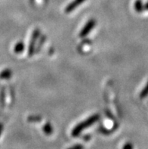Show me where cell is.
I'll use <instances>...</instances> for the list:
<instances>
[{
	"label": "cell",
	"instance_id": "1",
	"mask_svg": "<svg viewBox=\"0 0 148 149\" xmlns=\"http://www.w3.org/2000/svg\"><path fill=\"white\" fill-rule=\"evenodd\" d=\"M99 114H94V115L91 116L90 117H88V119L84 120L82 123H79L75 128L73 129V132H72V135L73 136H77L82 131L84 130L85 129L88 128V127H90L92 124H94L95 122H97L98 119H99Z\"/></svg>",
	"mask_w": 148,
	"mask_h": 149
},
{
	"label": "cell",
	"instance_id": "13",
	"mask_svg": "<svg viewBox=\"0 0 148 149\" xmlns=\"http://www.w3.org/2000/svg\"><path fill=\"white\" fill-rule=\"evenodd\" d=\"M144 8H145V10H147V11H148V2H147V3H145V5H144Z\"/></svg>",
	"mask_w": 148,
	"mask_h": 149
},
{
	"label": "cell",
	"instance_id": "10",
	"mask_svg": "<svg viewBox=\"0 0 148 149\" xmlns=\"http://www.w3.org/2000/svg\"><path fill=\"white\" fill-rule=\"evenodd\" d=\"M123 149H133V146L131 143H127L125 145Z\"/></svg>",
	"mask_w": 148,
	"mask_h": 149
},
{
	"label": "cell",
	"instance_id": "8",
	"mask_svg": "<svg viewBox=\"0 0 148 149\" xmlns=\"http://www.w3.org/2000/svg\"><path fill=\"white\" fill-rule=\"evenodd\" d=\"M11 76V71L9 69H7V70H5L3 72L1 73L0 74V77L3 78V79H8Z\"/></svg>",
	"mask_w": 148,
	"mask_h": 149
},
{
	"label": "cell",
	"instance_id": "3",
	"mask_svg": "<svg viewBox=\"0 0 148 149\" xmlns=\"http://www.w3.org/2000/svg\"><path fill=\"white\" fill-rule=\"evenodd\" d=\"M40 30L39 29H36L34 30L33 33L32 34V37H31V40H30V43L29 45V50H28V55L29 56L31 57L33 55L34 52V48H35V44H36V42L37 40V39L39 38L40 36Z\"/></svg>",
	"mask_w": 148,
	"mask_h": 149
},
{
	"label": "cell",
	"instance_id": "4",
	"mask_svg": "<svg viewBox=\"0 0 148 149\" xmlns=\"http://www.w3.org/2000/svg\"><path fill=\"white\" fill-rule=\"evenodd\" d=\"M85 0H73V2H70L69 5L67 6L65 8V12L67 14L70 13L73 10H75L77 7L83 3Z\"/></svg>",
	"mask_w": 148,
	"mask_h": 149
},
{
	"label": "cell",
	"instance_id": "2",
	"mask_svg": "<svg viewBox=\"0 0 148 149\" xmlns=\"http://www.w3.org/2000/svg\"><path fill=\"white\" fill-rule=\"evenodd\" d=\"M96 25V21L94 18H91L88 22L85 24L83 28L81 30L80 33H79V37H85L87 35H88V33L91 32V30H93L94 27Z\"/></svg>",
	"mask_w": 148,
	"mask_h": 149
},
{
	"label": "cell",
	"instance_id": "9",
	"mask_svg": "<svg viewBox=\"0 0 148 149\" xmlns=\"http://www.w3.org/2000/svg\"><path fill=\"white\" fill-rule=\"evenodd\" d=\"M43 130H44V132L46 133V134L49 135V134H51V132H52V127H51V124L47 123V124L45 125V127H44Z\"/></svg>",
	"mask_w": 148,
	"mask_h": 149
},
{
	"label": "cell",
	"instance_id": "11",
	"mask_svg": "<svg viewBox=\"0 0 148 149\" xmlns=\"http://www.w3.org/2000/svg\"><path fill=\"white\" fill-rule=\"evenodd\" d=\"M28 120H40V117H29Z\"/></svg>",
	"mask_w": 148,
	"mask_h": 149
},
{
	"label": "cell",
	"instance_id": "7",
	"mask_svg": "<svg viewBox=\"0 0 148 149\" xmlns=\"http://www.w3.org/2000/svg\"><path fill=\"white\" fill-rule=\"evenodd\" d=\"M148 95V82L147 83L146 86H145V88L142 89V91L141 92V93H140V98H141V99H144L145 98H146L147 96Z\"/></svg>",
	"mask_w": 148,
	"mask_h": 149
},
{
	"label": "cell",
	"instance_id": "12",
	"mask_svg": "<svg viewBox=\"0 0 148 149\" xmlns=\"http://www.w3.org/2000/svg\"><path fill=\"white\" fill-rule=\"evenodd\" d=\"M70 149H83V147H82V146H75V147L72 148Z\"/></svg>",
	"mask_w": 148,
	"mask_h": 149
},
{
	"label": "cell",
	"instance_id": "6",
	"mask_svg": "<svg viewBox=\"0 0 148 149\" xmlns=\"http://www.w3.org/2000/svg\"><path fill=\"white\" fill-rule=\"evenodd\" d=\"M15 53H21L24 50V45L22 42H18L15 46Z\"/></svg>",
	"mask_w": 148,
	"mask_h": 149
},
{
	"label": "cell",
	"instance_id": "5",
	"mask_svg": "<svg viewBox=\"0 0 148 149\" xmlns=\"http://www.w3.org/2000/svg\"><path fill=\"white\" fill-rule=\"evenodd\" d=\"M134 6H135V11H137V12H138V13H141V12H142V11L145 10L142 0H136L135 4H134Z\"/></svg>",
	"mask_w": 148,
	"mask_h": 149
}]
</instances>
